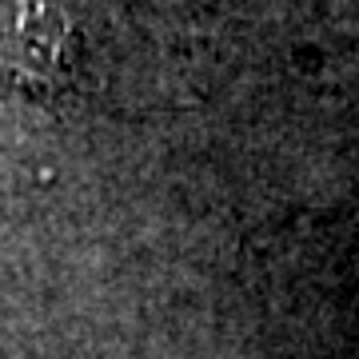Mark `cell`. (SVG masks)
Returning a JSON list of instances; mask_svg holds the SVG:
<instances>
[{
  "label": "cell",
  "instance_id": "cell-1",
  "mask_svg": "<svg viewBox=\"0 0 359 359\" xmlns=\"http://www.w3.org/2000/svg\"><path fill=\"white\" fill-rule=\"evenodd\" d=\"M76 13L68 0H0V72L36 92H60L76 68Z\"/></svg>",
  "mask_w": 359,
  "mask_h": 359
}]
</instances>
